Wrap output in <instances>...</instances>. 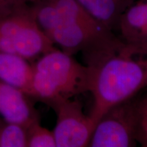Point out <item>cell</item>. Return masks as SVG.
<instances>
[{"mask_svg": "<svg viewBox=\"0 0 147 147\" xmlns=\"http://www.w3.org/2000/svg\"><path fill=\"white\" fill-rule=\"evenodd\" d=\"M30 6L37 23L53 45L72 56L81 53L85 65L120 40L77 0H34Z\"/></svg>", "mask_w": 147, "mask_h": 147, "instance_id": "cell-1", "label": "cell"}, {"mask_svg": "<svg viewBox=\"0 0 147 147\" xmlns=\"http://www.w3.org/2000/svg\"><path fill=\"white\" fill-rule=\"evenodd\" d=\"M87 65L91 69L93 96L89 115L95 125L108 109L134 98L147 87V46L120 39Z\"/></svg>", "mask_w": 147, "mask_h": 147, "instance_id": "cell-2", "label": "cell"}, {"mask_svg": "<svg viewBox=\"0 0 147 147\" xmlns=\"http://www.w3.org/2000/svg\"><path fill=\"white\" fill-rule=\"evenodd\" d=\"M33 67L29 97L50 107L89 91L90 67L57 48L42 55Z\"/></svg>", "mask_w": 147, "mask_h": 147, "instance_id": "cell-3", "label": "cell"}, {"mask_svg": "<svg viewBox=\"0 0 147 147\" xmlns=\"http://www.w3.org/2000/svg\"><path fill=\"white\" fill-rule=\"evenodd\" d=\"M55 46L37 23L30 4L0 14V52L38 59Z\"/></svg>", "mask_w": 147, "mask_h": 147, "instance_id": "cell-4", "label": "cell"}, {"mask_svg": "<svg viewBox=\"0 0 147 147\" xmlns=\"http://www.w3.org/2000/svg\"><path fill=\"white\" fill-rule=\"evenodd\" d=\"M136 101L134 97L108 109L95 124L89 146H136Z\"/></svg>", "mask_w": 147, "mask_h": 147, "instance_id": "cell-5", "label": "cell"}, {"mask_svg": "<svg viewBox=\"0 0 147 147\" xmlns=\"http://www.w3.org/2000/svg\"><path fill=\"white\" fill-rule=\"evenodd\" d=\"M57 115L53 134L57 147L89 146L95 127L89 115L76 97L56 103L51 106Z\"/></svg>", "mask_w": 147, "mask_h": 147, "instance_id": "cell-6", "label": "cell"}, {"mask_svg": "<svg viewBox=\"0 0 147 147\" xmlns=\"http://www.w3.org/2000/svg\"><path fill=\"white\" fill-rule=\"evenodd\" d=\"M30 97L21 90L0 81V115L6 123L27 128L40 121Z\"/></svg>", "mask_w": 147, "mask_h": 147, "instance_id": "cell-7", "label": "cell"}, {"mask_svg": "<svg viewBox=\"0 0 147 147\" xmlns=\"http://www.w3.org/2000/svg\"><path fill=\"white\" fill-rule=\"evenodd\" d=\"M34 67L19 55L0 52V81L21 90L29 96Z\"/></svg>", "mask_w": 147, "mask_h": 147, "instance_id": "cell-8", "label": "cell"}, {"mask_svg": "<svg viewBox=\"0 0 147 147\" xmlns=\"http://www.w3.org/2000/svg\"><path fill=\"white\" fill-rule=\"evenodd\" d=\"M91 15L112 32L121 16L136 0H77Z\"/></svg>", "mask_w": 147, "mask_h": 147, "instance_id": "cell-9", "label": "cell"}, {"mask_svg": "<svg viewBox=\"0 0 147 147\" xmlns=\"http://www.w3.org/2000/svg\"><path fill=\"white\" fill-rule=\"evenodd\" d=\"M0 147H27V128L21 125L5 123L0 127Z\"/></svg>", "mask_w": 147, "mask_h": 147, "instance_id": "cell-10", "label": "cell"}, {"mask_svg": "<svg viewBox=\"0 0 147 147\" xmlns=\"http://www.w3.org/2000/svg\"><path fill=\"white\" fill-rule=\"evenodd\" d=\"M27 147H57L53 131L44 127L40 121L27 128Z\"/></svg>", "mask_w": 147, "mask_h": 147, "instance_id": "cell-11", "label": "cell"}, {"mask_svg": "<svg viewBox=\"0 0 147 147\" xmlns=\"http://www.w3.org/2000/svg\"><path fill=\"white\" fill-rule=\"evenodd\" d=\"M136 111L137 142L147 147V94L136 101Z\"/></svg>", "mask_w": 147, "mask_h": 147, "instance_id": "cell-12", "label": "cell"}, {"mask_svg": "<svg viewBox=\"0 0 147 147\" xmlns=\"http://www.w3.org/2000/svg\"><path fill=\"white\" fill-rule=\"evenodd\" d=\"M34 0H0L5 10L9 11L16 7L29 5Z\"/></svg>", "mask_w": 147, "mask_h": 147, "instance_id": "cell-13", "label": "cell"}, {"mask_svg": "<svg viewBox=\"0 0 147 147\" xmlns=\"http://www.w3.org/2000/svg\"><path fill=\"white\" fill-rule=\"evenodd\" d=\"M145 4V10H146V23H147V0H144Z\"/></svg>", "mask_w": 147, "mask_h": 147, "instance_id": "cell-14", "label": "cell"}]
</instances>
